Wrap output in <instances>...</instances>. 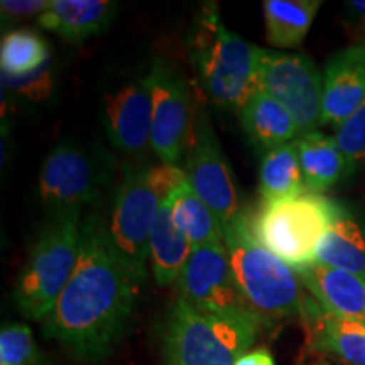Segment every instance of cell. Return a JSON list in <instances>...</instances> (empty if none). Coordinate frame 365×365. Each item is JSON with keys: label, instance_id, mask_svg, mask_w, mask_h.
Wrapping results in <instances>:
<instances>
[{"label": "cell", "instance_id": "obj_3", "mask_svg": "<svg viewBox=\"0 0 365 365\" xmlns=\"http://www.w3.org/2000/svg\"><path fill=\"white\" fill-rule=\"evenodd\" d=\"M261 323L195 308L178 296L161 330L164 365H234L257 340Z\"/></svg>", "mask_w": 365, "mask_h": 365}, {"label": "cell", "instance_id": "obj_21", "mask_svg": "<svg viewBox=\"0 0 365 365\" xmlns=\"http://www.w3.org/2000/svg\"><path fill=\"white\" fill-rule=\"evenodd\" d=\"M319 266L340 269L365 279V230L360 223L341 212L317 249Z\"/></svg>", "mask_w": 365, "mask_h": 365}, {"label": "cell", "instance_id": "obj_6", "mask_svg": "<svg viewBox=\"0 0 365 365\" xmlns=\"http://www.w3.org/2000/svg\"><path fill=\"white\" fill-rule=\"evenodd\" d=\"M344 208L327 196L307 191L294 198L262 205L252 230L264 247L294 271L317 262V249Z\"/></svg>", "mask_w": 365, "mask_h": 365}, {"label": "cell", "instance_id": "obj_10", "mask_svg": "<svg viewBox=\"0 0 365 365\" xmlns=\"http://www.w3.org/2000/svg\"><path fill=\"white\" fill-rule=\"evenodd\" d=\"M185 173L191 188L215 213L222 227H227L240 215L232 168L218 143L212 120L205 112H200L195 124Z\"/></svg>", "mask_w": 365, "mask_h": 365}, {"label": "cell", "instance_id": "obj_24", "mask_svg": "<svg viewBox=\"0 0 365 365\" xmlns=\"http://www.w3.org/2000/svg\"><path fill=\"white\" fill-rule=\"evenodd\" d=\"M171 217L178 230L186 235L195 247L222 244L223 227L208 205L195 193L188 180L171 196Z\"/></svg>", "mask_w": 365, "mask_h": 365}, {"label": "cell", "instance_id": "obj_33", "mask_svg": "<svg viewBox=\"0 0 365 365\" xmlns=\"http://www.w3.org/2000/svg\"><path fill=\"white\" fill-rule=\"evenodd\" d=\"M308 365H331V364H328V362H314V364H308Z\"/></svg>", "mask_w": 365, "mask_h": 365}, {"label": "cell", "instance_id": "obj_31", "mask_svg": "<svg viewBox=\"0 0 365 365\" xmlns=\"http://www.w3.org/2000/svg\"><path fill=\"white\" fill-rule=\"evenodd\" d=\"M350 6H352L355 12L362 16V19L365 22V0H354V2H350Z\"/></svg>", "mask_w": 365, "mask_h": 365}, {"label": "cell", "instance_id": "obj_23", "mask_svg": "<svg viewBox=\"0 0 365 365\" xmlns=\"http://www.w3.org/2000/svg\"><path fill=\"white\" fill-rule=\"evenodd\" d=\"M319 0H266L262 4L266 36L274 48H294L307 38Z\"/></svg>", "mask_w": 365, "mask_h": 365}, {"label": "cell", "instance_id": "obj_7", "mask_svg": "<svg viewBox=\"0 0 365 365\" xmlns=\"http://www.w3.org/2000/svg\"><path fill=\"white\" fill-rule=\"evenodd\" d=\"M257 90L277 100L289 112L299 135L322 125L323 75L304 54L261 48Z\"/></svg>", "mask_w": 365, "mask_h": 365}, {"label": "cell", "instance_id": "obj_4", "mask_svg": "<svg viewBox=\"0 0 365 365\" xmlns=\"http://www.w3.org/2000/svg\"><path fill=\"white\" fill-rule=\"evenodd\" d=\"M81 212L54 213L36 240L14 287V303L26 318L46 322L75 272L80 254Z\"/></svg>", "mask_w": 365, "mask_h": 365}, {"label": "cell", "instance_id": "obj_28", "mask_svg": "<svg viewBox=\"0 0 365 365\" xmlns=\"http://www.w3.org/2000/svg\"><path fill=\"white\" fill-rule=\"evenodd\" d=\"M53 68L51 61L44 65L34 73H29L26 76H6L2 75L4 88L12 91V93L19 95V97L29 98L33 102H39L49 97L53 90Z\"/></svg>", "mask_w": 365, "mask_h": 365}, {"label": "cell", "instance_id": "obj_12", "mask_svg": "<svg viewBox=\"0 0 365 365\" xmlns=\"http://www.w3.org/2000/svg\"><path fill=\"white\" fill-rule=\"evenodd\" d=\"M153 93L150 148L159 161L178 164L190 130V91L186 81L171 65L156 59L149 71Z\"/></svg>", "mask_w": 365, "mask_h": 365}, {"label": "cell", "instance_id": "obj_8", "mask_svg": "<svg viewBox=\"0 0 365 365\" xmlns=\"http://www.w3.org/2000/svg\"><path fill=\"white\" fill-rule=\"evenodd\" d=\"M159 207L161 200L150 185L149 168L127 166L107 228L118 252L143 281L150 259V230Z\"/></svg>", "mask_w": 365, "mask_h": 365}, {"label": "cell", "instance_id": "obj_1", "mask_svg": "<svg viewBox=\"0 0 365 365\" xmlns=\"http://www.w3.org/2000/svg\"><path fill=\"white\" fill-rule=\"evenodd\" d=\"M143 286L112 242L107 223L90 215L81 223L75 272L46 318L44 336L80 360H103L129 331Z\"/></svg>", "mask_w": 365, "mask_h": 365}, {"label": "cell", "instance_id": "obj_32", "mask_svg": "<svg viewBox=\"0 0 365 365\" xmlns=\"http://www.w3.org/2000/svg\"><path fill=\"white\" fill-rule=\"evenodd\" d=\"M31 365H53V364H51V362H48V360H43V359H41L39 362H34V364H31Z\"/></svg>", "mask_w": 365, "mask_h": 365}, {"label": "cell", "instance_id": "obj_14", "mask_svg": "<svg viewBox=\"0 0 365 365\" xmlns=\"http://www.w3.org/2000/svg\"><path fill=\"white\" fill-rule=\"evenodd\" d=\"M365 102V46L355 44L328 59L323 73L322 125L346 120Z\"/></svg>", "mask_w": 365, "mask_h": 365}, {"label": "cell", "instance_id": "obj_30", "mask_svg": "<svg viewBox=\"0 0 365 365\" xmlns=\"http://www.w3.org/2000/svg\"><path fill=\"white\" fill-rule=\"evenodd\" d=\"M234 365H276V362L267 349H255L237 359Z\"/></svg>", "mask_w": 365, "mask_h": 365}, {"label": "cell", "instance_id": "obj_17", "mask_svg": "<svg viewBox=\"0 0 365 365\" xmlns=\"http://www.w3.org/2000/svg\"><path fill=\"white\" fill-rule=\"evenodd\" d=\"M117 7L108 0H49L38 24L70 43H81L103 33L112 24Z\"/></svg>", "mask_w": 365, "mask_h": 365}, {"label": "cell", "instance_id": "obj_20", "mask_svg": "<svg viewBox=\"0 0 365 365\" xmlns=\"http://www.w3.org/2000/svg\"><path fill=\"white\" fill-rule=\"evenodd\" d=\"M299 166L307 188L322 195L333 188L346 175V164L335 137L319 130L308 132L296 139Z\"/></svg>", "mask_w": 365, "mask_h": 365}, {"label": "cell", "instance_id": "obj_26", "mask_svg": "<svg viewBox=\"0 0 365 365\" xmlns=\"http://www.w3.org/2000/svg\"><path fill=\"white\" fill-rule=\"evenodd\" d=\"M335 140L345 158L346 175L365 170V102L336 127Z\"/></svg>", "mask_w": 365, "mask_h": 365}, {"label": "cell", "instance_id": "obj_19", "mask_svg": "<svg viewBox=\"0 0 365 365\" xmlns=\"http://www.w3.org/2000/svg\"><path fill=\"white\" fill-rule=\"evenodd\" d=\"M240 122L254 144L271 150L294 143L299 129L282 105L261 90H255L242 107Z\"/></svg>", "mask_w": 365, "mask_h": 365}, {"label": "cell", "instance_id": "obj_25", "mask_svg": "<svg viewBox=\"0 0 365 365\" xmlns=\"http://www.w3.org/2000/svg\"><path fill=\"white\" fill-rule=\"evenodd\" d=\"M51 61V51L39 34L17 29L2 36L0 43V68L6 76H26Z\"/></svg>", "mask_w": 365, "mask_h": 365}, {"label": "cell", "instance_id": "obj_11", "mask_svg": "<svg viewBox=\"0 0 365 365\" xmlns=\"http://www.w3.org/2000/svg\"><path fill=\"white\" fill-rule=\"evenodd\" d=\"M105 185L102 166L75 144H58L39 175L41 202L54 212L80 210L97 200Z\"/></svg>", "mask_w": 365, "mask_h": 365}, {"label": "cell", "instance_id": "obj_29", "mask_svg": "<svg viewBox=\"0 0 365 365\" xmlns=\"http://www.w3.org/2000/svg\"><path fill=\"white\" fill-rule=\"evenodd\" d=\"M49 6V0H2L0 12L2 21H19L26 17L41 16Z\"/></svg>", "mask_w": 365, "mask_h": 365}, {"label": "cell", "instance_id": "obj_18", "mask_svg": "<svg viewBox=\"0 0 365 365\" xmlns=\"http://www.w3.org/2000/svg\"><path fill=\"white\" fill-rule=\"evenodd\" d=\"M171 196L161 202L153 230H150V266H153L154 279L159 286H170L173 282H178L193 252L191 242L182 232L178 230L173 222Z\"/></svg>", "mask_w": 365, "mask_h": 365}, {"label": "cell", "instance_id": "obj_16", "mask_svg": "<svg viewBox=\"0 0 365 365\" xmlns=\"http://www.w3.org/2000/svg\"><path fill=\"white\" fill-rule=\"evenodd\" d=\"M314 350L335 355L350 365H365V323L340 318L323 309L313 296L303 317Z\"/></svg>", "mask_w": 365, "mask_h": 365}, {"label": "cell", "instance_id": "obj_2", "mask_svg": "<svg viewBox=\"0 0 365 365\" xmlns=\"http://www.w3.org/2000/svg\"><path fill=\"white\" fill-rule=\"evenodd\" d=\"M223 240L237 287L262 327L304 317L312 294L298 272L259 242L247 217L240 213L223 227Z\"/></svg>", "mask_w": 365, "mask_h": 365}, {"label": "cell", "instance_id": "obj_15", "mask_svg": "<svg viewBox=\"0 0 365 365\" xmlns=\"http://www.w3.org/2000/svg\"><path fill=\"white\" fill-rule=\"evenodd\" d=\"M304 289L325 312L365 323V279L319 264L299 269Z\"/></svg>", "mask_w": 365, "mask_h": 365}, {"label": "cell", "instance_id": "obj_5", "mask_svg": "<svg viewBox=\"0 0 365 365\" xmlns=\"http://www.w3.org/2000/svg\"><path fill=\"white\" fill-rule=\"evenodd\" d=\"M261 48L222 24L220 17L207 12L193 44L200 78L218 107L240 112L257 90V65Z\"/></svg>", "mask_w": 365, "mask_h": 365}, {"label": "cell", "instance_id": "obj_13", "mask_svg": "<svg viewBox=\"0 0 365 365\" xmlns=\"http://www.w3.org/2000/svg\"><path fill=\"white\" fill-rule=\"evenodd\" d=\"M103 127L110 143L122 153L140 154L150 148L153 93L148 75L130 80L105 97Z\"/></svg>", "mask_w": 365, "mask_h": 365}, {"label": "cell", "instance_id": "obj_9", "mask_svg": "<svg viewBox=\"0 0 365 365\" xmlns=\"http://www.w3.org/2000/svg\"><path fill=\"white\" fill-rule=\"evenodd\" d=\"M176 284L180 298L202 312L259 322L237 287L225 242L195 247Z\"/></svg>", "mask_w": 365, "mask_h": 365}, {"label": "cell", "instance_id": "obj_27", "mask_svg": "<svg viewBox=\"0 0 365 365\" xmlns=\"http://www.w3.org/2000/svg\"><path fill=\"white\" fill-rule=\"evenodd\" d=\"M41 354L26 323H6L0 330V365H31Z\"/></svg>", "mask_w": 365, "mask_h": 365}, {"label": "cell", "instance_id": "obj_22", "mask_svg": "<svg viewBox=\"0 0 365 365\" xmlns=\"http://www.w3.org/2000/svg\"><path fill=\"white\" fill-rule=\"evenodd\" d=\"M259 190L262 205L277 203L307 193L308 188L301 173L296 140L264 154L259 171Z\"/></svg>", "mask_w": 365, "mask_h": 365}]
</instances>
